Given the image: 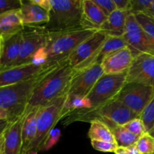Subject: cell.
<instances>
[{"instance_id": "obj_1", "label": "cell", "mask_w": 154, "mask_h": 154, "mask_svg": "<svg viewBox=\"0 0 154 154\" xmlns=\"http://www.w3.org/2000/svg\"><path fill=\"white\" fill-rule=\"evenodd\" d=\"M74 73L68 60L59 63L33 90L26 111L45 106L65 95Z\"/></svg>"}, {"instance_id": "obj_2", "label": "cell", "mask_w": 154, "mask_h": 154, "mask_svg": "<svg viewBox=\"0 0 154 154\" xmlns=\"http://www.w3.org/2000/svg\"><path fill=\"white\" fill-rule=\"evenodd\" d=\"M57 65L48 68L39 75L23 82L0 87V108L8 111L11 122L23 114L33 90Z\"/></svg>"}, {"instance_id": "obj_3", "label": "cell", "mask_w": 154, "mask_h": 154, "mask_svg": "<svg viewBox=\"0 0 154 154\" xmlns=\"http://www.w3.org/2000/svg\"><path fill=\"white\" fill-rule=\"evenodd\" d=\"M49 20L43 26L50 33L84 28L82 0H51Z\"/></svg>"}, {"instance_id": "obj_4", "label": "cell", "mask_w": 154, "mask_h": 154, "mask_svg": "<svg viewBox=\"0 0 154 154\" xmlns=\"http://www.w3.org/2000/svg\"><path fill=\"white\" fill-rule=\"evenodd\" d=\"M96 31L92 29H80L63 32H49V40L45 48L48 55L45 66L51 67L67 60L78 46Z\"/></svg>"}, {"instance_id": "obj_5", "label": "cell", "mask_w": 154, "mask_h": 154, "mask_svg": "<svg viewBox=\"0 0 154 154\" xmlns=\"http://www.w3.org/2000/svg\"><path fill=\"white\" fill-rule=\"evenodd\" d=\"M66 99V96L63 95L45 106L41 107L37 120V132L27 154H36L43 150L50 132L62 120Z\"/></svg>"}, {"instance_id": "obj_6", "label": "cell", "mask_w": 154, "mask_h": 154, "mask_svg": "<svg viewBox=\"0 0 154 154\" xmlns=\"http://www.w3.org/2000/svg\"><path fill=\"white\" fill-rule=\"evenodd\" d=\"M126 83V72L117 75L104 74L86 96L90 104V109L82 114L69 117L66 119V121H68L67 124L71 123L81 116L95 111L108 101L114 99Z\"/></svg>"}, {"instance_id": "obj_7", "label": "cell", "mask_w": 154, "mask_h": 154, "mask_svg": "<svg viewBox=\"0 0 154 154\" xmlns=\"http://www.w3.org/2000/svg\"><path fill=\"white\" fill-rule=\"evenodd\" d=\"M138 116L127 106L115 98L108 101L95 111L77 118V121L91 122L99 120L103 122L112 130L117 126H124Z\"/></svg>"}, {"instance_id": "obj_8", "label": "cell", "mask_w": 154, "mask_h": 154, "mask_svg": "<svg viewBox=\"0 0 154 154\" xmlns=\"http://www.w3.org/2000/svg\"><path fill=\"white\" fill-rule=\"evenodd\" d=\"M49 36L50 33L43 26H25L22 32V42L19 57L12 67L32 63L35 53L47 46Z\"/></svg>"}, {"instance_id": "obj_9", "label": "cell", "mask_w": 154, "mask_h": 154, "mask_svg": "<svg viewBox=\"0 0 154 154\" xmlns=\"http://www.w3.org/2000/svg\"><path fill=\"white\" fill-rule=\"evenodd\" d=\"M123 39L130 48L134 57L144 54L154 57V39L140 26L135 15L130 14L126 19Z\"/></svg>"}, {"instance_id": "obj_10", "label": "cell", "mask_w": 154, "mask_h": 154, "mask_svg": "<svg viewBox=\"0 0 154 154\" xmlns=\"http://www.w3.org/2000/svg\"><path fill=\"white\" fill-rule=\"evenodd\" d=\"M154 95V88L138 83H126L115 99L139 117Z\"/></svg>"}, {"instance_id": "obj_11", "label": "cell", "mask_w": 154, "mask_h": 154, "mask_svg": "<svg viewBox=\"0 0 154 154\" xmlns=\"http://www.w3.org/2000/svg\"><path fill=\"white\" fill-rule=\"evenodd\" d=\"M103 75L101 65H95L82 71L75 72L73 78L65 91V95L86 97Z\"/></svg>"}, {"instance_id": "obj_12", "label": "cell", "mask_w": 154, "mask_h": 154, "mask_svg": "<svg viewBox=\"0 0 154 154\" xmlns=\"http://www.w3.org/2000/svg\"><path fill=\"white\" fill-rule=\"evenodd\" d=\"M126 83H138L154 88V57L139 54L126 72Z\"/></svg>"}, {"instance_id": "obj_13", "label": "cell", "mask_w": 154, "mask_h": 154, "mask_svg": "<svg viewBox=\"0 0 154 154\" xmlns=\"http://www.w3.org/2000/svg\"><path fill=\"white\" fill-rule=\"evenodd\" d=\"M108 35L104 32L97 30L92 36L84 41L70 54L67 59L73 69L90 58L96 51L105 43Z\"/></svg>"}, {"instance_id": "obj_14", "label": "cell", "mask_w": 154, "mask_h": 154, "mask_svg": "<svg viewBox=\"0 0 154 154\" xmlns=\"http://www.w3.org/2000/svg\"><path fill=\"white\" fill-rule=\"evenodd\" d=\"M48 68L49 67H47L45 65L36 66L30 63L2 71L0 72V87L13 85L31 79Z\"/></svg>"}, {"instance_id": "obj_15", "label": "cell", "mask_w": 154, "mask_h": 154, "mask_svg": "<svg viewBox=\"0 0 154 154\" xmlns=\"http://www.w3.org/2000/svg\"><path fill=\"white\" fill-rule=\"evenodd\" d=\"M128 47L127 44L125 42L122 36H112L108 35L105 43L101 46L98 51H96L91 57L87 59L86 61L81 63L78 67L75 68V72H79L84 69H88L95 65H101L105 58L111 53L115 52L118 50Z\"/></svg>"}, {"instance_id": "obj_16", "label": "cell", "mask_w": 154, "mask_h": 154, "mask_svg": "<svg viewBox=\"0 0 154 154\" xmlns=\"http://www.w3.org/2000/svg\"><path fill=\"white\" fill-rule=\"evenodd\" d=\"M134 55L129 47L111 53L101 64L105 75H117L126 72L134 60Z\"/></svg>"}, {"instance_id": "obj_17", "label": "cell", "mask_w": 154, "mask_h": 154, "mask_svg": "<svg viewBox=\"0 0 154 154\" xmlns=\"http://www.w3.org/2000/svg\"><path fill=\"white\" fill-rule=\"evenodd\" d=\"M25 112L13 122L4 132V147L5 154H21L22 153V129Z\"/></svg>"}, {"instance_id": "obj_18", "label": "cell", "mask_w": 154, "mask_h": 154, "mask_svg": "<svg viewBox=\"0 0 154 154\" xmlns=\"http://www.w3.org/2000/svg\"><path fill=\"white\" fill-rule=\"evenodd\" d=\"M20 13L24 26H44L49 20V12L30 1H22Z\"/></svg>"}, {"instance_id": "obj_19", "label": "cell", "mask_w": 154, "mask_h": 154, "mask_svg": "<svg viewBox=\"0 0 154 154\" xmlns=\"http://www.w3.org/2000/svg\"><path fill=\"white\" fill-rule=\"evenodd\" d=\"M24 28L20 9L0 14V38L2 40L20 32Z\"/></svg>"}, {"instance_id": "obj_20", "label": "cell", "mask_w": 154, "mask_h": 154, "mask_svg": "<svg viewBox=\"0 0 154 154\" xmlns=\"http://www.w3.org/2000/svg\"><path fill=\"white\" fill-rule=\"evenodd\" d=\"M41 108L25 111V118L22 129V153L27 154L37 132V120Z\"/></svg>"}, {"instance_id": "obj_21", "label": "cell", "mask_w": 154, "mask_h": 154, "mask_svg": "<svg viewBox=\"0 0 154 154\" xmlns=\"http://www.w3.org/2000/svg\"><path fill=\"white\" fill-rule=\"evenodd\" d=\"M82 13L83 24L86 29L99 30L107 19L93 0H82Z\"/></svg>"}, {"instance_id": "obj_22", "label": "cell", "mask_w": 154, "mask_h": 154, "mask_svg": "<svg viewBox=\"0 0 154 154\" xmlns=\"http://www.w3.org/2000/svg\"><path fill=\"white\" fill-rule=\"evenodd\" d=\"M129 14L130 13L127 11L115 10L107 17L99 30L108 35L123 37L125 32L126 19Z\"/></svg>"}, {"instance_id": "obj_23", "label": "cell", "mask_w": 154, "mask_h": 154, "mask_svg": "<svg viewBox=\"0 0 154 154\" xmlns=\"http://www.w3.org/2000/svg\"><path fill=\"white\" fill-rule=\"evenodd\" d=\"M88 136L90 140L115 142V139L111 129L105 123L99 120H94L90 122V128L89 129Z\"/></svg>"}, {"instance_id": "obj_24", "label": "cell", "mask_w": 154, "mask_h": 154, "mask_svg": "<svg viewBox=\"0 0 154 154\" xmlns=\"http://www.w3.org/2000/svg\"><path fill=\"white\" fill-rule=\"evenodd\" d=\"M111 131L118 147L128 148L131 146L135 145L139 139V137L132 134L123 126H116Z\"/></svg>"}, {"instance_id": "obj_25", "label": "cell", "mask_w": 154, "mask_h": 154, "mask_svg": "<svg viewBox=\"0 0 154 154\" xmlns=\"http://www.w3.org/2000/svg\"><path fill=\"white\" fill-rule=\"evenodd\" d=\"M139 117L142 120L147 133L154 126V95Z\"/></svg>"}, {"instance_id": "obj_26", "label": "cell", "mask_w": 154, "mask_h": 154, "mask_svg": "<svg viewBox=\"0 0 154 154\" xmlns=\"http://www.w3.org/2000/svg\"><path fill=\"white\" fill-rule=\"evenodd\" d=\"M135 147L141 154H152L154 153V138L148 133H145L140 137Z\"/></svg>"}, {"instance_id": "obj_27", "label": "cell", "mask_w": 154, "mask_h": 154, "mask_svg": "<svg viewBox=\"0 0 154 154\" xmlns=\"http://www.w3.org/2000/svg\"><path fill=\"white\" fill-rule=\"evenodd\" d=\"M153 0H130L129 12L132 14H147L151 7Z\"/></svg>"}, {"instance_id": "obj_28", "label": "cell", "mask_w": 154, "mask_h": 154, "mask_svg": "<svg viewBox=\"0 0 154 154\" xmlns=\"http://www.w3.org/2000/svg\"><path fill=\"white\" fill-rule=\"evenodd\" d=\"M137 21L140 24L143 29L154 39V19L144 14H138L135 15Z\"/></svg>"}, {"instance_id": "obj_29", "label": "cell", "mask_w": 154, "mask_h": 154, "mask_svg": "<svg viewBox=\"0 0 154 154\" xmlns=\"http://www.w3.org/2000/svg\"><path fill=\"white\" fill-rule=\"evenodd\" d=\"M123 126L127 130H129V132H132V134L135 135L136 136L139 137V138L145 133H147L144 123H143L142 120H141L139 117L132 120L129 123L125 124Z\"/></svg>"}, {"instance_id": "obj_30", "label": "cell", "mask_w": 154, "mask_h": 154, "mask_svg": "<svg viewBox=\"0 0 154 154\" xmlns=\"http://www.w3.org/2000/svg\"><path fill=\"white\" fill-rule=\"evenodd\" d=\"M91 144L96 150L104 153H114L118 148V146L115 142H110L105 141L91 140Z\"/></svg>"}, {"instance_id": "obj_31", "label": "cell", "mask_w": 154, "mask_h": 154, "mask_svg": "<svg viewBox=\"0 0 154 154\" xmlns=\"http://www.w3.org/2000/svg\"><path fill=\"white\" fill-rule=\"evenodd\" d=\"M93 1L107 17L113 11L117 10L114 0H93Z\"/></svg>"}, {"instance_id": "obj_32", "label": "cell", "mask_w": 154, "mask_h": 154, "mask_svg": "<svg viewBox=\"0 0 154 154\" xmlns=\"http://www.w3.org/2000/svg\"><path fill=\"white\" fill-rule=\"evenodd\" d=\"M21 5V0H0V14L11 11L19 10Z\"/></svg>"}, {"instance_id": "obj_33", "label": "cell", "mask_w": 154, "mask_h": 154, "mask_svg": "<svg viewBox=\"0 0 154 154\" xmlns=\"http://www.w3.org/2000/svg\"><path fill=\"white\" fill-rule=\"evenodd\" d=\"M60 135H61V132H60V129H54L53 130H51L48 138H47L43 150H49L53 146L55 145L60 140Z\"/></svg>"}, {"instance_id": "obj_34", "label": "cell", "mask_w": 154, "mask_h": 154, "mask_svg": "<svg viewBox=\"0 0 154 154\" xmlns=\"http://www.w3.org/2000/svg\"><path fill=\"white\" fill-rule=\"evenodd\" d=\"M114 2L115 3L117 10L127 11H129L130 0H114Z\"/></svg>"}, {"instance_id": "obj_35", "label": "cell", "mask_w": 154, "mask_h": 154, "mask_svg": "<svg viewBox=\"0 0 154 154\" xmlns=\"http://www.w3.org/2000/svg\"><path fill=\"white\" fill-rule=\"evenodd\" d=\"M32 4L36 5L39 6L44 10L47 11L49 12L51 8V0H30Z\"/></svg>"}, {"instance_id": "obj_36", "label": "cell", "mask_w": 154, "mask_h": 154, "mask_svg": "<svg viewBox=\"0 0 154 154\" xmlns=\"http://www.w3.org/2000/svg\"><path fill=\"white\" fill-rule=\"evenodd\" d=\"M10 123L11 121L9 120H0V135L4 134Z\"/></svg>"}, {"instance_id": "obj_37", "label": "cell", "mask_w": 154, "mask_h": 154, "mask_svg": "<svg viewBox=\"0 0 154 154\" xmlns=\"http://www.w3.org/2000/svg\"><path fill=\"white\" fill-rule=\"evenodd\" d=\"M0 120H9V114L4 108H0Z\"/></svg>"}, {"instance_id": "obj_38", "label": "cell", "mask_w": 154, "mask_h": 154, "mask_svg": "<svg viewBox=\"0 0 154 154\" xmlns=\"http://www.w3.org/2000/svg\"><path fill=\"white\" fill-rule=\"evenodd\" d=\"M4 134L0 135V154H5V147H4Z\"/></svg>"}, {"instance_id": "obj_39", "label": "cell", "mask_w": 154, "mask_h": 154, "mask_svg": "<svg viewBox=\"0 0 154 154\" xmlns=\"http://www.w3.org/2000/svg\"><path fill=\"white\" fill-rule=\"evenodd\" d=\"M126 149H127L129 154H141L138 150V149L136 148V147H135V144L133 146H131V147H128Z\"/></svg>"}, {"instance_id": "obj_40", "label": "cell", "mask_w": 154, "mask_h": 154, "mask_svg": "<svg viewBox=\"0 0 154 154\" xmlns=\"http://www.w3.org/2000/svg\"><path fill=\"white\" fill-rule=\"evenodd\" d=\"M147 16L153 18L154 19V0L152 1V4H151V7H150V11H149V12L147 13Z\"/></svg>"}, {"instance_id": "obj_41", "label": "cell", "mask_w": 154, "mask_h": 154, "mask_svg": "<svg viewBox=\"0 0 154 154\" xmlns=\"http://www.w3.org/2000/svg\"><path fill=\"white\" fill-rule=\"evenodd\" d=\"M115 154H129L128 150L126 148H123V147H118L116 150Z\"/></svg>"}, {"instance_id": "obj_42", "label": "cell", "mask_w": 154, "mask_h": 154, "mask_svg": "<svg viewBox=\"0 0 154 154\" xmlns=\"http://www.w3.org/2000/svg\"><path fill=\"white\" fill-rule=\"evenodd\" d=\"M147 133H148L149 135H150V136H151V137H153V138H154V126H153V127L152 128V129H150V130L148 132H147Z\"/></svg>"}, {"instance_id": "obj_43", "label": "cell", "mask_w": 154, "mask_h": 154, "mask_svg": "<svg viewBox=\"0 0 154 154\" xmlns=\"http://www.w3.org/2000/svg\"><path fill=\"white\" fill-rule=\"evenodd\" d=\"M1 48H2V39L0 38V51H1Z\"/></svg>"}, {"instance_id": "obj_44", "label": "cell", "mask_w": 154, "mask_h": 154, "mask_svg": "<svg viewBox=\"0 0 154 154\" xmlns=\"http://www.w3.org/2000/svg\"><path fill=\"white\" fill-rule=\"evenodd\" d=\"M152 154H154V153H152Z\"/></svg>"}]
</instances>
